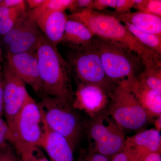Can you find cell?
Here are the masks:
<instances>
[{"label": "cell", "instance_id": "cell-6", "mask_svg": "<svg viewBox=\"0 0 161 161\" xmlns=\"http://www.w3.org/2000/svg\"><path fill=\"white\" fill-rule=\"evenodd\" d=\"M108 96V113L122 129L138 130L149 120L147 112L122 81L115 85Z\"/></svg>", "mask_w": 161, "mask_h": 161}, {"label": "cell", "instance_id": "cell-14", "mask_svg": "<svg viewBox=\"0 0 161 161\" xmlns=\"http://www.w3.org/2000/svg\"><path fill=\"white\" fill-rule=\"evenodd\" d=\"M68 19L65 11H52L40 15L35 21L47 39L57 47L62 41Z\"/></svg>", "mask_w": 161, "mask_h": 161}, {"label": "cell", "instance_id": "cell-19", "mask_svg": "<svg viewBox=\"0 0 161 161\" xmlns=\"http://www.w3.org/2000/svg\"><path fill=\"white\" fill-rule=\"evenodd\" d=\"M26 1L17 6L7 8L0 6V35L5 36L26 11Z\"/></svg>", "mask_w": 161, "mask_h": 161}, {"label": "cell", "instance_id": "cell-3", "mask_svg": "<svg viewBox=\"0 0 161 161\" xmlns=\"http://www.w3.org/2000/svg\"><path fill=\"white\" fill-rule=\"evenodd\" d=\"M8 127L6 140L14 145L22 158L40 147L44 133L43 117L38 103L29 94Z\"/></svg>", "mask_w": 161, "mask_h": 161}, {"label": "cell", "instance_id": "cell-33", "mask_svg": "<svg viewBox=\"0 0 161 161\" xmlns=\"http://www.w3.org/2000/svg\"><path fill=\"white\" fill-rule=\"evenodd\" d=\"M4 114V91L2 74L0 75V118Z\"/></svg>", "mask_w": 161, "mask_h": 161}, {"label": "cell", "instance_id": "cell-13", "mask_svg": "<svg viewBox=\"0 0 161 161\" xmlns=\"http://www.w3.org/2000/svg\"><path fill=\"white\" fill-rule=\"evenodd\" d=\"M43 122L44 133L40 147L46 151L50 161H75L74 151L67 141L50 129L43 120Z\"/></svg>", "mask_w": 161, "mask_h": 161}, {"label": "cell", "instance_id": "cell-35", "mask_svg": "<svg viewBox=\"0 0 161 161\" xmlns=\"http://www.w3.org/2000/svg\"><path fill=\"white\" fill-rule=\"evenodd\" d=\"M44 0H27L26 3L31 9H34L37 8L43 3Z\"/></svg>", "mask_w": 161, "mask_h": 161}, {"label": "cell", "instance_id": "cell-4", "mask_svg": "<svg viewBox=\"0 0 161 161\" xmlns=\"http://www.w3.org/2000/svg\"><path fill=\"white\" fill-rule=\"evenodd\" d=\"M92 46L98 53L106 75L114 83L137 76L142 62L126 47L95 36Z\"/></svg>", "mask_w": 161, "mask_h": 161}, {"label": "cell", "instance_id": "cell-28", "mask_svg": "<svg viewBox=\"0 0 161 161\" xmlns=\"http://www.w3.org/2000/svg\"><path fill=\"white\" fill-rule=\"evenodd\" d=\"M93 0H74L69 9L71 14L76 13L86 9H90Z\"/></svg>", "mask_w": 161, "mask_h": 161}, {"label": "cell", "instance_id": "cell-8", "mask_svg": "<svg viewBox=\"0 0 161 161\" xmlns=\"http://www.w3.org/2000/svg\"><path fill=\"white\" fill-rule=\"evenodd\" d=\"M68 61L79 82L98 86L108 94L116 84L106 75L100 58L92 43L85 49L72 50Z\"/></svg>", "mask_w": 161, "mask_h": 161}, {"label": "cell", "instance_id": "cell-24", "mask_svg": "<svg viewBox=\"0 0 161 161\" xmlns=\"http://www.w3.org/2000/svg\"><path fill=\"white\" fill-rule=\"evenodd\" d=\"M133 8L158 16H161V0H135Z\"/></svg>", "mask_w": 161, "mask_h": 161}, {"label": "cell", "instance_id": "cell-20", "mask_svg": "<svg viewBox=\"0 0 161 161\" xmlns=\"http://www.w3.org/2000/svg\"><path fill=\"white\" fill-rule=\"evenodd\" d=\"M143 65L145 68L138 76L139 78L161 95V62L150 60Z\"/></svg>", "mask_w": 161, "mask_h": 161}, {"label": "cell", "instance_id": "cell-18", "mask_svg": "<svg viewBox=\"0 0 161 161\" xmlns=\"http://www.w3.org/2000/svg\"><path fill=\"white\" fill-rule=\"evenodd\" d=\"M42 33L33 21L14 42L7 47V53L13 54L36 50Z\"/></svg>", "mask_w": 161, "mask_h": 161}, {"label": "cell", "instance_id": "cell-27", "mask_svg": "<svg viewBox=\"0 0 161 161\" xmlns=\"http://www.w3.org/2000/svg\"><path fill=\"white\" fill-rule=\"evenodd\" d=\"M117 1L116 0H93L90 9L96 11H102L108 8L115 9Z\"/></svg>", "mask_w": 161, "mask_h": 161}, {"label": "cell", "instance_id": "cell-23", "mask_svg": "<svg viewBox=\"0 0 161 161\" xmlns=\"http://www.w3.org/2000/svg\"><path fill=\"white\" fill-rule=\"evenodd\" d=\"M33 21L30 15L29 10H26L18 19L12 29L3 36V42L6 47L14 42Z\"/></svg>", "mask_w": 161, "mask_h": 161}, {"label": "cell", "instance_id": "cell-25", "mask_svg": "<svg viewBox=\"0 0 161 161\" xmlns=\"http://www.w3.org/2000/svg\"><path fill=\"white\" fill-rule=\"evenodd\" d=\"M111 161H142L140 154L130 148L124 150L112 157Z\"/></svg>", "mask_w": 161, "mask_h": 161}, {"label": "cell", "instance_id": "cell-15", "mask_svg": "<svg viewBox=\"0 0 161 161\" xmlns=\"http://www.w3.org/2000/svg\"><path fill=\"white\" fill-rule=\"evenodd\" d=\"M94 36L83 24L68 18L61 43L72 50H80L91 46Z\"/></svg>", "mask_w": 161, "mask_h": 161}, {"label": "cell", "instance_id": "cell-29", "mask_svg": "<svg viewBox=\"0 0 161 161\" xmlns=\"http://www.w3.org/2000/svg\"><path fill=\"white\" fill-rule=\"evenodd\" d=\"M78 161H109V160L105 156L89 150L84 153Z\"/></svg>", "mask_w": 161, "mask_h": 161}, {"label": "cell", "instance_id": "cell-9", "mask_svg": "<svg viewBox=\"0 0 161 161\" xmlns=\"http://www.w3.org/2000/svg\"><path fill=\"white\" fill-rule=\"evenodd\" d=\"M4 114L7 125L13 120L23 107L29 93L26 84L6 64L3 72Z\"/></svg>", "mask_w": 161, "mask_h": 161}, {"label": "cell", "instance_id": "cell-10", "mask_svg": "<svg viewBox=\"0 0 161 161\" xmlns=\"http://www.w3.org/2000/svg\"><path fill=\"white\" fill-rule=\"evenodd\" d=\"M6 64L35 92H42L36 50L19 53H6Z\"/></svg>", "mask_w": 161, "mask_h": 161}, {"label": "cell", "instance_id": "cell-17", "mask_svg": "<svg viewBox=\"0 0 161 161\" xmlns=\"http://www.w3.org/2000/svg\"><path fill=\"white\" fill-rule=\"evenodd\" d=\"M161 135L160 131L151 129L126 138L125 148H130L139 153H161Z\"/></svg>", "mask_w": 161, "mask_h": 161}, {"label": "cell", "instance_id": "cell-32", "mask_svg": "<svg viewBox=\"0 0 161 161\" xmlns=\"http://www.w3.org/2000/svg\"><path fill=\"white\" fill-rule=\"evenodd\" d=\"M25 2V1L23 0H2L0 6L7 8H12L19 6Z\"/></svg>", "mask_w": 161, "mask_h": 161}, {"label": "cell", "instance_id": "cell-16", "mask_svg": "<svg viewBox=\"0 0 161 161\" xmlns=\"http://www.w3.org/2000/svg\"><path fill=\"white\" fill-rule=\"evenodd\" d=\"M112 14L119 22L129 23L139 30L161 37V17L139 11Z\"/></svg>", "mask_w": 161, "mask_h": 161}, {"label": "cell", "instance_id": "cell-39", "mask_svg": "<svg viewBox=\"0 0 161 161\" xmlns=\"http://www.w3.org/2000/svg\"><path fill=\"white\" fill-rule=\"evenodd\" d=\"M23 161L21 160V161Z\"/></svg>", "mask_w": 161, "mask_h": 161}, {"label": "cell", "instance_id": "cell-7", "mask_svg": "<svg viewBox=\"0 0 161 161\" xmlns=\"http://www.w3.org/2000/svg\"><path fill=\"white\" fill-rule=\"evenodd\" d=\"M88 126L90 151L107 157H113L125 148L126 137L123 129L108 113L102 112Z\"/></svg>", "mask_w": 161, "mask_h": 161}, {"label": "cell", "instance_id": "cell-38", "mask_svg": "<svg viewBox=\"0 0 161 161\" xmlns=\"http://www.w3.org/2000/svg\"><path fill=\"white\" fill-rule=\"evenodd\" d=\"M2 0H0V4H1V3H2Z\"/></svg>", "mask_w": 161, "mask_h": 161}, {"label": "cell", "instance_id": "cell-22", "mask_svg": "<svg viewBox=\"0 0 161 161\" xmlns=\"http://www.w3.org/2000/svg\"><path fill=\"white\" fill-rule=\"evenodd\" d=\"M74 0H44L37 8L29 10L30 15L34 21L40 15L52 11H65L70 9Z\"/></svg>", "mask_w": 161, "mask_h": 161}, {"label": "cell", "instance_id": "cell-11", "mask_svg": "<svg viewBox=\"0 0 161 161\" xmlns=\"http://www.w3.org/2000/svg\"><path fill=\"white\" fill-rule=\"evenodd\" d=\"M108 94L98 86L79 82L74 93L72 106L95 118L102 112L109 102Z\"/></svg>", "mask_w": 161, "mask_h": 161}, {"label": "cell", "instance_id": "cell-12", "mask_svg": "<svg viewBox=\"0 0 161 161\" xmlns=\"http://www.w3.org/2000/svg\"><path fill=\"white\" fill-rule=\"evenodd\" d=\"M147 113L149 119L161 116V95L133 76L122 80Z\"/></svg>", "mask_w": 161, "mask_h": 161}, {"label": "cell", "instance_id": "cell-36", "mask_svg": "<svg viewBox=\"0 0 161 161\" xmlns=\"http://www.w3.org/2000/svg\"><path fill=\"white\" fill-rule=\"evenodd\" d=\"M158 117L155 119V122H154V124H155V125L156 127V129L158 131H161V117Z\"/></svg>", "mask_w": 161, "mask_h": 161}, {"label": "cell", "instance_id": "cell-1", "mask_svg": "<svg viewBox=\"0 0 161 161\" xmlns=\"http://www.w3.org/2000/svg\"><path fill=\"white\" fill-rule=\"evenodd\" d=\"M68 18L83 24L95 36L126 47L141 58L143 64L150 60L161 62L160 55L141 43L112 14L86 9Z\"/></svg>", "mask_w": 161, "mask_h": 161}, {"label": "cell", "instance_id": "cell-37", "mask_svg": "<svg viewBox=\"0 0 161 161\" xmlns=\"http://www.w3.org/2000/svg\"><path fill=\"white\" fill-rule=\"evenodd\" d=\"M3 54H2V50H1V47H0V75L2 74L1 65H2V64L3 63Z\"/></svg>", "mask_w": 161, "mask_h": 161}, {"label": "cell", "instance_id": "cell-26", "mask_svg": "<svg viewBox=\"0 0 161 161\" xmlns=\"http://www.w3.org/2000/svg\"><path fill=\"white\" fill-rule=\"evenodd\" d=\"M135 3V0H118L114 14H120L130 12L131 9L133 8Z\"/></svg>", "mask_w": 161, "mask_h": 161}, {"label": "cell", "instance_id": "cell-5", "mask_svg": "<svg viewBox=\"0 0 161 161\" xmlns=\"http://www.w3.org/2000/svg\"><path fill=\"white\" fill-rule=\"evenodd\" d=\"M38 104L47 125L63 136L74 151L80 137L81 125L72 104L61 98L45 96Z\"/></svg>", "mask_w": 161, "mask_h": 161}, {"label": "cell", "instance_id": "cell-31", "mask_svg": "<svg viewBox=\"0 0 161 161\" xmlns=\"http://www.w3.org/2000/svg\"><path fill=\"white\" fill-rule=\"evenodd\" d=\"M8 127L7 123L0 118V147L4 144L7 137Z\"/></svg>", "mask_w": 161, "mask_h": 161}, {"label": "cell", "instance_id": "cell-21", "mask_svg": "<svg viewBox=\"0 0 161 161\" xmlns=\"http://www.w3.org/2000/svg\"><path fill=\"white\" fill-rule=\"evenodd\" d=\"M124 25L141 43L161 56V37L142 31L129 23Z\"/></svg>", "mask_w": 161, "mask_h": 161}, {"label": "cell", "instance_id": "cell-30", "mask_svg": "<svg viewBox=\"0 0 161 161\" xmlns=\"http://www.w3.org/2000/svg\"><path fill=\"white\" fill-rule=\"evenodd\" d=\"M139 153L140 154L142 161H161V153L147 152Z\"/></svg>", "mask_w": 161, "mask_h": 161}, {"label": "cell", "instance_id": "cell-34", "mask_svg": "<svg viewBox=\"0 0 161 161\" xmlns=\"http://www.w3.org/2000/svg\"><path fill=\"white\" fill-rule=\"evenodd\" d=\"M0 161H16L13 154L9 151H7L0 155Z\"/></svg>", "mask_w": 161, "mask_h": 161}, {"label": "cell", "instance_id": "cell-2", "mask_svg": "<svg viewBox=\"0 0 161 161\" xmlns=\"http://www.w3.org/2000/svg\"><path fill=\"white\" fill-rule=\"evenodd\" d=\"M36 51L42 92L45 96L61 98L72 104L75 93L72 86L73 71L68 60L43 33Z\"/></svg>", "mask_w": 161, "mask_h": 161}]
</instances>
